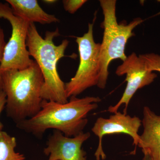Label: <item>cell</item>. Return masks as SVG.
Listing matches in <instances>:
<instances>
[{"instance_id": "11", "label": "cell", "mask_w": 160, "mask_h": 160, "mask_svg": "<svg viewBox=\"0 0 160 160\" xmlns=\"http://www.w3.org/2000/svg\"><path fill=\"white\" fill-rule=\"evenodd\" d=\"M12 12L29 23L50 24L59 22L54 15L47 13L39 6L37 0H6Z\"/></svg>"}, {"instance_id": "5", "label": "cell", "mask_w": 160, "mask_h": 160, "mask_svg": "<svg viewBox=\"0 0 160 160\" xmlns=\"http://www.w3.org/2000/svg\"><path fill=\"white\" fill-rule=\"evenodd\" d=\"M88 24V30L83 36L76 38L79 53L80 63L73 78L66 83L68 98L77 97L88 88L98 86L100 76V43H96L93 37V25Z\"/></svg>"}, {"instance_id": "2", "label": "cell", "mask_w": 160, "mask_h": 160, "mask_svg": "<svg viewBox=\"0 0 160 160\" xmlns=\"http://www.w3.org/2000/svg\"><path fill=\"white\" fill-rule=\"evenodd\" d=\"M0 72L6 97L7 116L17 124L37 114L42 108L44 80L36 62L34 60L29 67L22 70L9 69Z\"/></svg>"}, {"instance_id": "1", "label": "cell", "mask_w": 160, "mask_h": 160, "mask_svg": "<svg viewBox=\"0 0 160 160\" xmlns=\"http://www.w3.org/2000/svg\"><path fill=\"white\" fill-rule=\"evenodd\" d=\"M101 101L98 97L89 96L81 98L72 96L64 104L43 100L37 114L16 126L39 138L49 129L61 132L68 137H74L84 132L88 122L87 115L97 109L98 103Z\"/></svg>"}, {"instance_id": "10", "label": "cell", "mask_w": 160, "mask_h": 160, "mask_svg": "<svg viewBox=\"0 0 160 160\" xmlns=\"http://www.w3.org/2000/svg\"><path fill=\"white\" fill-rule=\"evenodd\" d=\"M142 122L144 131L138 146L144 153L143 160H160V116L145 106Z\"/></svg>"}, {"instance_id": "16", "label": "cell", "mask_w": 160, "mask_h": 160, "mask_svg": "<svg viewBox=\"0 0 160 160\" xmlns=\"http://www.w3.org/2000/svg\"><path fill=\"white\" fill-rule=\"evenodd\" d=\"M6 95L2 90H0V115L6 106ZM4 127L2 123L0 122V132L2 131Z\"/></svg>"}, {"instance_id": "13", "label": "cell", "mask_w": 160, "mask_h": 160, "mask_svg": "<svg viewBox=\"0 0 160 160\" xmlns=\"http://www.w3.org/2000/svg\"><path fill=\"white\" fill-rule=\"evenodd\" d=\"M146 63L147 68L152 72H160V55L154 53L140 55Z\"/></svg>"}, {"instance_id": "7", "label": "cell", "mask_w": 160, "mask_h": 160, "mask_svg": "<svg viewBox=\"0 0 160 160\" xmlns=\"http://www.w3.org/2000/svg\"><path fill=\"white\" fill-rule=\"evenodd\" d=\"M116 74L118 76L126 75L125 80L127 82V86L121 99L114 106H109L107 111L116 113L120 106L124 104L125 107L123 113L126 115L129 102L136 92L139 89L152 83L157 77V75L149 70L142 58L134 52L129 55L118 66Z\"/></svg>"}, {"instance_id": "6", "label": "cell", "mask_w": 160, "mask_h": 160, "mask_svg": "<svg viewBox=\"0 0 160 160\" xmlns=\"http://www.w3.org/2000/svg\"><path fill=\"white\" fill-rule=\"evenodd\" d=\"M0 18L9 21L11 25L12 34L6 44L0 72L9 69L22 70L32 65L26 46L28 29L30 23L15 15L8 3L0 2Z\"/></svg>"}, {"instance_id": "9", "label": "cell", "mask_w": 160, "mask_h": 160, "mask_svg": "<svg viewBox=\"0 0 160 160\" xmlns=\"http://www.w3.org/2000/svg\"><path fill=\"white\" fill-rule=\"evenodd\" d=\"M90 137V132H83L74 137H68L54 130L43 152L49 156L48 160H88L82 146Z\"/></svg>"}, {"instance_id": "4", "label": "cell", "mask_w": 160, "mask_h": 160, "mask_svg": "<svg viewBox=\"0 0 160 160\" xmlns=\"http://www.w3.org/2000/svg\"><path fill=\"white\" fill-rule=\"evenodd\" d=\"M104 20L102 25L104 32L100 43V76L98 86L100 89L106 87L109 76V66L112 61L120 59L125 61L127 56L125 49L129 39L135 35L133 30L142 22L141 18H136L129 24L125 21L118 23L117 19V1L100 0Z\"/></svg>"}, {"instance_id": "3", "label": "cell", "mask_w": 160, "mask_h": 160, "mask_svg": "<svg viewBox=\"0 0 160 160\" xmlns=\"http://www.w3.org/2000/svg\"><path fill=\"white\" fill-rule=\"evenodd\" d=\"M59 30L46 32L42 38L34 23H30L28 29L26 46L30 56L38 65L44 78V85L41 96L43 100L64 104L68 102L66 83L61 79L58 71V62L65 56L69 41L63 40L58 46L55 45L53 39L60 36Z\"/></svg>"}, {"instance_id": "14", "label": "cell", "mask_w": 160, "mask_h": 160, "mask_svg": "<svg viewBox=\"0 0 160 160\" xmlns=\"http://www.w3.org/2000/svg\"><path fill=\"white\" fill-rule=\"evenodd\" d=\"M87 2L86 0H64L63 7L66 11L74 14Z\"/></svg>"}, {"instance_id": "12", "label": "cell", "mask_w": 160, "mask_h": 160, "mask_svg": "<svg viewBox=\"0 0 160 160\" xmlns=\"http://www.w3.org/2000/svg\"><path fill=\"white\" fill-rule=\"evenodd\" d=\"M17 141L6 132H0V160H25L24 154L15 151Z\"/></svg>"}, {"instance_id": "17", "label": "cell", "mask_w": 160, "mask_h": 160, "mask_svg": "<svg viewBox=\"0 0 160 160\" xmlns=\"http://www.w3.org/2000/svg\"><path fill=\"white\" fill-rule=\"evenodd\" d=\"M43 2L46 3V4L51 5V4H54V3L57 2V1L55 0H44L43 1Z\"/></svg>"}, {"instance_id": "18", "label": "cell", "mask_w": 160, "mask_h": 160, "mask_svg": "<svg viewBox=\"0 0 160 160\" xmlns=\"http://www.w3.org/2000/svg\"><path fill=\"white\" fill-rule=\"evenodd\" d=\"M158 2H160V1H158ZM159 14L160 15V12H159Z\"/></svg>"}, {"instance_id": "8", "label": "cell", "mask_w": 160, "mask_h": 160, "mask_svg": "<svg viewBox=\"0 0 160 160\" xmlns=\"http://www.w3.org/2000/svg\"><path fill=\"white\" fill-rule=\"evenodd\" d=\"M142 125V121L139 118L133 117L118 112L110 116L109 118H99L97 119L92 131L99 138L98 146L95 152L97 160H105L106 155L103 151L102 140L106 135L123 133L129 135L133 139V145L135 148L133 152L135 153L137 146L140 140L139 129Z\"/></svg>"}, {"instance_id": "15", "label": "cell", "mask_w": 160, "mask_h": 160, "mask_svg": "<svg viewBox=\"0 0 160 160\" xmlns=\"http://www.w3.org/2000/svg\"><path fill=\"white\" fill-rule=\"evenodd\" d=\"M7 43H6L5 39V35L4 30L0 26V66L2 61L5 48ZM2 90V77L0 72V90Z\"/></svg>"}]
</instances>
